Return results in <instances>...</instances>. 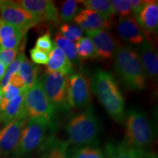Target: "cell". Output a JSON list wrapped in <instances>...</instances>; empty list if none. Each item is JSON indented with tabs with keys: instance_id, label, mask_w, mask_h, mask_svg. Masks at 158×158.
Wrapping results in <instances>:
<instances>
[{
	"instance_id": "cell-33",
	"label": "cell",
	"mask_w": 158,
	"mask_h": 158,
	"mask_svg": "<svg viewBox=\"0 0 158 158\" xmlns=\"http://www.w3.org/2000/svg\"><path fill=\"white\" fill-rule=\"evenodd\" d=\"M53 46H54V43L52 42L51 39L50 33L48 31L47 33L37 38L36 43H35V48L44 51V52L49 54V53L52 50Z\"/></svg>"
},
{
	"instance_id": "cell-5",
	"label": "cell",
	"mask_w": 158,
	"mask_h": 158,
	"mask_svg": "<svg viewBox=\"0 0 158 158\" xmlns=\"http://www.w3.org/2000/svg\"><path fill=\"white\" fill-rule=\"evenodd\" d=\"M125 135L123 142L127 146L144 149L152 143L155 131L147 114L137 108L125 113Z\"/></svg>"
},
{
	"instance_id": "cell-19",
	"label": "cell",
	"mask_w": 158,
	"mask_h": 158,
	"mask_svg": "<svg viewBox=\"0 0 158 158\" xmlns=\"http://www.w3.org/2000/svg\"><path fill=\"white\" fill-rule=\"evenodd\" d=\"M106 158H142L145 150L127 146L123 141L108 143L105 151Z\"/></svg>"
},
{
	"instance_id": "cell-23",
	"label": "cell",
	"mask_w": 158,
	"mask_h": 158,
	"mask_svg": "<svg viewBox=\"0 0 158 158\" xmlns=\"http://www.w3.org/2000/svg\"><path fill=\"white\" fill-rule=\"evenodd\" d=\"M39 67L33 64L27 57L23 59L19 67L18 75L24 83L25 87L28 90L38 80Z\"/></svg>"
},
{
	"instance_id": "cell-10",
	"label": "cell",
	"mask_w": 158,
	"mask_h": 158,
	"mask_svg": "<svg viewBox=\"0 0 158 158\" xmlns=\"http://www.w3.org/2000/svg\"><path fill=\"white\" fill-rule=\"evenodd\" d=\"M20 7L32 15L37 23H49L56 25L60 22L59 13L54 2L50 0L17 1Z\"/></svg>"
},
{
	"instance_id": "cell-27",
	"label": "cell",
	"mask_w": 158,
	"mask_h": 158,
	"mask_svg": "<svg viewBox=\"0 0 158 158\" xmlns=\"http://www.w3.org/2000/svg\"><path fill=\"white\" fill-rule=\"evenodd\" d=\"M81 1H75V0H68L62 3L61 11L59 13V19L60 21L68 23L71 22L77 15L78 12V5Z\"/></svg>"
},
{
	"instance_id": "cell-15",
	"label": "cell",
	"mask_w": 158,
	"mask_h": 158,
	"mask_svg": "<svg viewBox=\"0 0 158 158\" xmlns=\"http://www.w3.org/2000/svg\"><path fill=\"white\" fill-rule=\"evenodd\" d=\"M73 21L86 33L98 30H107L110 26V20L105 19L96 12L87 9L79 12Z\"/></svg>"
},
{
	"instance_id": "cell-14",
	"label": "cell",
	"mask_w": 158,
	"mask_h": 158,
	"mask_svg": "<svg viewBox=\"0 0 158 158\" xmlns=\"http://www.w3.org/2000/svg\"><path fill=\"white\" fill-rule=\"evenodd\" d=\"M116 29L122 40L133 45H141L147 40L143 31L134 16L120 18Z\"/></svg>"
},
{
	"instance_id": "cell-21",
	"label": "cell",
	"mask_w": 158,
	"mask_h": 158,
	"mask_svg": "<svg viewBox=\"0 0 158 158\" xmlns=\"http://www.w3.org/2000/svg\"><path fill=\"white\" fill-rule=\"evenodd\" d=\"M54 44L63 51L68 60L73 64V66H81L82 63V59L77 54L75 43L63 37L59 31L55 34Z\"/></svg>"
},
{
	"instance_id": "cell-13",
	"label": "cell",
	"mask_w": 158,
	"mask_h": 158,
	"mask_svg": "<svg viewBox=\"0 0 158 158\" xmlns=\"http://www.w3.org/2000/svg\"><path fill=\"white\" fill-rule=\"evenodd\" d=\"M86 34L93 43L98 58L110 59L119 48L117 40L108 30L91 31Z\"/></svg>"
},
{
	"instance_id": "cell-32",
	"label": "cell",
	"mask_w": 158,
	"mask_h": 158,
	"mask_svg": "<svg viewBox=\"0 0 158 158\" xmlns=\"http://www.w3.org/2000/svg\"><path fill=\"white\" fill-rule=\"evenodd\" d=\"M21 49V46H19L15 48L0 51V63H2L6 68H8L10 64L14 61Z\"/></svg>"
},
{
	"instance_id": "cell-18",
	"label": "cell",
	"mask_w": 158,
	"mask_h": 158,
	"mask_svg": "<svg viewBox=\"0 0 158 158\" xmlns=\"http://www.w3.org/2000/svg\"><path fill=\"white\" fill-rule=\"evenodd\" d=\"M46 73H61L68 76L74 73V67L63 51L54 43L52 50L48 54Z\"/></svg>"
},
{
	"instance_id": "cell-2",
	"label": "cell",
	"mask_w": 158,
	"mask_h": 158,
	"mask_svg": "<svg viewBox=\"0 0 158 158\" xmlns=\"http://www.w3.org/2000/svg\"><path fill=\"white\" fill-rule=\"evenodd\" d=\"M68 144L76 147L97 146L101 133V125L93 109L88 108L84 111L71 115L65 126Z\"/></svg>"
},
{
	"instance_id": "cell-30",
	"label": "cell",
	"mask_w": 158,
	"mask_h": 158,
	"mask_svg": "<svg viewBox=\"0 0 158 158\" xmlns=\"http://www.w3.org/2000/svg\"><path fill=\"white\" fill-rule=\"evenodd\" d=\"M27 90L25 88H19L17 86H13V84H9L6 87H5L2 91V100L1 106H0V112L2 111L7 106V104L12 99L19 95L24 91Z\"/></svg>"
},
{
	"instance_id": "cell-36",
	"label": "cell",
	"mask_w": 158,
	"mask_h": 158,
	"mask_svg": "<svg viewBox=\"0 0 158 158\" xmlns=\"http://www.w3.org/2000/svg\"><path fill=\"white\" fill-rule=\"evenodd\" d=\"M6 70H7V68L2 63H0V81H1V80L2 79L4 76H5Z\"/></svg>"
},
{
	"instance_id": "cell-29",
	"label": "cell",
	"mask_w": 158,
	"mask_h": 158,
	"mask_svg": "<svg viewBox=\"0 0 158 158\" xmlns=\"http://www.w3.org/2000/svg\"><path fill=\"white\" fill-rule=\"evenodd\" d=\"M60 33L63 37L74 43L78 41L83 37L84 31L78 26L64 23L60 27Z\"/></svg>"
},
{
	"instance_id": "cell-28",
	"label": "cell",
	"mask_w": 158,
	"mask_h": 158,
	"mask_svg": "<svg viewBox=\"0 0 158 158\" xmlns=\"http://www.w3.org/2000/svg\"><path fill=\"white\" fill-rule=\"evenodd\" d=\"M25 57L26 56L24 53H23V51H21V52H19L17 56L15 57L14 61L10 64L8 69L6 70L5 76H4L2 79L1 80V81H0V88L2 89H3L4 88L6 87L9 84L12 77L18 73L20 65H21V62H22V61Z\"/></svg>"
},
{
	"instance_id": "cell-11",
	"label": "cell",
	"mask_w": 158,
	"mask_h": 158,
	"mask_svg": "<svg viewBox=\"0 0 158 158\" xmlns=\"http://www.w3.org/2000/svg\"><path fill=\"white\" fill-rule=\"evenodd\" d=\"M27 121V118H18L0 130V156L5 157L15 151Z\"/></svg>"
},
{
	"instance_id": "cell-3",
	"label": "cell",
	"mask_w": 158,
	"mask_h": 158,
	"mask_svg": "<svg viewBox=\"0 0 158 158\" xmlns=\"http://www.w3.org/2000/svg\"><path fill=\"white\" fill-rule=\"evenodd\" d=\"M114 57V69L124 86L133 92L145 89L147 76L137 51L130 46H119Z\"/></svg>"
},
{
	"instance_id": "cell-4",
	"label": "cell",
	"mask_w": 158,
	"mask_h": 158,
	"mask_svg": "<svg viewBox=\"0 0 158 158\" xmlns=\"http://www.w3.org/2000/svg\"><path fill=\"white\" fill-rule=\"evenodd\" d=\"M54 124L42 118H29L21 132L16 149L13 152V158L31 155L43 149L49 138L54 134Z\"/></svg>"
},
{
	"instance_id": "cell-1",
	"label": "cell",
	"mask_w": 158,
	"mask_h": 158,
	"mask_svg": "<svg viewBox=\"0 0 158 158\" xmlns=\"http://www.w3.org/2000/svg\"><path fill=\"white\" fill-rule=\"evenodd\" d=\"M91 87L114 121L122 124L125 117L124 99L110 73L98 70L92 75Z\"/></svg>"
},
{
	"instance_id": "cell-26",
	"label": "cell",
	"mask_w": 158,
	"mask_h": 158,
	"mask_svg": "<svg viewBox=\"0 0 158 158\" xmlns=\"http://www.w3.org/2000/svg\"><path fill=\"white\" fill-rule=\"evenodd\" d=\"M75 45H76L77 54L81 59H98L93 43L88 37L81 38Z\"/></svg>"
},
{
	"instance_id": "cell-22",
	"label": "cell",
	"mask_w": 158,
	"mask_h": 158,
	"mask_svg": "<svg viewBox=\"0 0 158 158\" xmlns=\"http://www.w3.org/2000/svg\"><path fill=\"white\" fill-rule=\"evenodd\" d=\"M27 91V90L24 91L19 95L12 99L7 104L5 109L0 112V121L3 124H7L9 122L19 118L23 98H24Z\"/></svg>"
},
{
	"instance_id": "cell-20",
	"label": "cell",
	"mask_w": 158,
	"mask_h": 158,
	"mask_svg": "<svg viewBox=\"0 0 158 158\" xmlns=\"http://www.w3.org/2000/svg\"><path fill=\"white\" fill-rule=\"evenodd\" d=\"M68 146L67 141L51 135L41 149L43 154L40 158H68Z\"/></svg>"
},
{
	"instance_id": "cell-17",
	"label": "cell",
	"mask_w": 158,
	"mask_h": 158,
	"mask_svg": "<svg viewBox=\"0 0 158 158\" xmlns=\"http://www.w3.org/2000/svg\"><path fill=\"white\" fill-rule=\"evenodd\" d=\"M26 32L14 26L0 21V51L21 46Z\"/></svg>"
},
{
	"instance_id": "cell-35",
	"label": "cell",
	"mask_w": 158,
	"mask_h": 158,
	"mask_svg": "<svg viewBox=\"0 0 158 158\" xmlns=\"http://www.w3.org/2000/svg\"><path fill=\"white\" fill-rule=\"evenodd\" d=\"M145 2V1L143 0H129V3L130 7H131L132 12L133 13H135L138 10H139L140 8L143 6Z\"/></svg>"
},
{
	"instance_id": "cell-8",
	"label": "cell",
	"mask_w": 158,
	"mask_h": 158,
	"mask_svg": "<svg viewBox=\"0 0 158 158\" xmlns=\"http://www.w3.org/2000/svg\"><path fill=\"white\" fill-rule=\"evenodd\" d=\"M91 80L82 73L70 75L68 102L70 108H84L91 100Z\"/></svg>"
},
{
	"instance_id": "cell-7",
	"label": "cell",
	"mask_w": 158,
	"mask_h": 158,
	"mask_svg": "<svg viewBox=\"0 0 158 158\" xmlns=\"http://www.w3.org/2000/svg\"><path fill=\"white\" fill-rule=\"evenodd\" d=\"M40 80L44 92L55 110L68 109L69 76L61 73H45Z\"/></svg>"
},
{
	"instance_id": "cell-9",
	"label": "cell",
	"mask_w": 158,
	"mask_h": 158,
	"mask_svg": "<svg viewBox=\"0 0 158 158\" xmlns=\"http://www.w3.org/2000/svg\"><path fill=\"white\" fill-rule=\"evenodd\" d=\"M0 19L24 32L38 24L30 13L20 7L16 2L13 1H0Z\"/></svg>"
},
{
	"instance_id": "cell-39",
	"label": "cell",
	"mask_w": 158,
	"mask_h": 158,
	"mask_svg": "<svg viewBox=\"0 0 158 158\" xmlns=\"http://www.w3.org/2000/svg\"><path fill=\"white\" fill-rule=\"evenodd\" d=\"M0 158H2V156H0Z\"/></svg>"
},
{
	"instance_id": "cell-38",
	"label": "cell",
	"mask_w": 158,
	"mask_h": 158,
	"mask_svg": "<svg viewBox=\"0 0 158 158\" xmlns=\"http://www.w3.org/2000/svg\"><path fill=\"white\" fill-rule=\"evenodd\" d=\"M2 100V89L0 88V106H1Z\"/></svg>"
},
{
	"instance_id": "cell-12",
	"label": "cell",
	"mask_w": 158,
	"mask_h": 158,
	"mask_svg": "<svg viewBox=\"0 0 158 158\" xmlns=\"http://www.w3.org/2000/svg\"><path fill=\"white\" fill-rule=\"evenodd\" d=\"M135 15L136 21L139 24L146 35L147 40L152 42L150 35L157 33L158 27V1L148 0Z\"/></svg>"
},
{
	"instance_id": "cell-6",
	"label": "cell",
	"mask_w": 158,
	"mask_h": 158,
	"mask_svg": "<svg viewBox=\"0 0 158 158\" xmlns=\"http://www.w3.org/2000/svg\"><path fill=\"white\" fill-rule=\"evenodd\" d=\"M55 111L54 106L45 95L40 80L38 79L26 92L19 118H42L53 122Z\"/></svg>"
},
{
	"instance_id": "cell-34",
	"label": "cell",
	"mask_w": 158,
	"mask_h": 158,
	"mask_svg": "<svg viewBox=\"0 0 158 158\" xmlns=\"http://www.w3.org/2000/svg\"><path fill=\"white\" fill-rule=\"evenodd\" d=\"M29 53L31 60L35 64H46L48 63V54L44 51L34 48L31 49Z\"/></svg>"
},
{
	"instance_id": "cell-37",
	"label": "cell",
	"mask_w": 158,
	"mask_h": 158,
	"mask_svg": "<svg viewBox=\"0 0 158 158\" xmlns=\"http://www.w3.org/2000/svg\"><path fill=\"white\" fill-rule=\"evenodd\" d=\"M142 158H158V157H157V155H156L155 153L148 152V153L144 154Z\"/></svg>"
},
{
	"instance_id": "cell-24",
	"label": "cell",
	"mask_w": 158,
	"mask_h": 158,
	"mask_svg": "<svg viewBox=\"0 0 158 158\" xmlns=\"http://www.w3.org/2000/svg\"><path fill=\"white\" fill-rule=\"evenodd\" d=\"M68 158H106L105 152L97 146L74 147L68 152Z\"/></svg>"
},
{
	"instance_id": "cell-16",
	"label": "cell",
	"mask_w": 158,
	"mask_h": 158,
	"mask_svg": "<svg viewBox=\"0 0 158 158\" xmlns=\"http://www.w3.org/2000/svg\"><path fill=\"white\" fill-rule=\"evenodd\" d=\"M138 54L143 66L146 76L152 81H157L158 76L157 52L151 42L145 40L139 45Z\"/></svg>"
},
{
	"instance_id": "cell-31",
	"label": "cell",
	"mask_w": 158,
	"mask_h": 158,
	"mask_svg": "<svg viewBox=\"0 0 158 158\" xmlns=\"http://www.w3.org/2000/svg\"><path fill=\"white\" fill-rule=\"evenodd\" d=\"M114 15L117 14L121 18L127 17L132 13V9L128 0H112L110 1Z\"/></svg>"
},
{
	"instance_id": "cell-25",
	"label": "cell",
	"mask_w": 158,
	"mask_h": 158,
	"mask_svg": "<svg viewBox=\"0 0 158 158\" xmlns=\"http://www.w3.org/2000/svg\"><path fill=\"white\" fill-rule=\"evenodd\" d=\"M87 10H90L102 15L105 19L110 20L114 15L110 1L108 0H85L81 2Z\"/></svg>"
}]
</instances>
